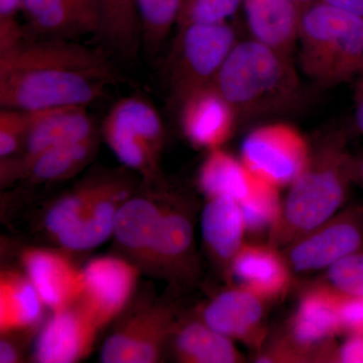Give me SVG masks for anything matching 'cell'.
<instances>
[{
  "instance_id": "1",
  "label": "cell",
  "mask_w": 363,
  "mask_h": 363,
  "mask_svg": "<svg viewBox=\"0 0 363 363\" xmlns=\"http://www.w3.org/2000/svg\"><path fill=\"white\" fill-rule=\"evenodd\" d=\"M118 81L104 52L73 40H28L0 51L2 108L45 111L85 106Z\"/></svg>"
},
{
  "instance_id": "2",
  "label": "cell",
  "mask_w": 363,
  "mask_h": 363,
  "mask_svg": "<svg viewBox=\"0 0 363 363\" xmlns=\"http://www.w3.org/2000/svg\"><path fill=\"white\" fill-rule=\"evenodd\" d=\"M353 161L343 131L318 140L305 169L289 186L279 220L269 233V245L283 250L337 214L354 184Z\"/></svg>"
},
{
  "instance_id": "3",
  "label": "cell",
  "mask_w": 363,
  "mask_h": 363,
  "mask_svg": "<svg viewBox=\"0 0 363 363\" xmlns=\"http://www.w3.org/2000/svg\"><path fill=\"white\" fill-rule=\"evenodd\" d=\"M213 86L233 107L238 121L290 111L302 95L292 57L253 39L236 43Z\"/></svg>"
},
{
  "instance_id": "4",
  "label": "cell",
  "mask_w": 363,
  "mask_h": 363,
  "mask_svg": "<svg viewBox=\"0 0 363 363\" xmlns=\"http://www.w3.org/2000/svg\"><path fill=\"white\" fill-rule=\"evenodd\" d=\"M301 69L324 87L363 75V18L316 0L301 13Z\"/></svg>"
},
{
  "instance_id": "5",
  "label": "cell",
  "mask_w": 363,
  "mask_h": 363,
  "mask_svg": "<svg viewBox=\"0 0 363 363\" xmlns=\"http://www.w3.org/2000/svg\"><path fill=\"white\" fill-rule=\"evenodd\" d=\"M343 295L321 283L306 290L291 318L288 332L257 362H335L334 339L343 334Z\"/></svg>"
},
{
  "instance_id": "6",
  "label": "cell",
  "mask_w": 363,
  "mask_h": 363,
  "mask_svg": "<svg viewBox=\"0 0 363 363\" xmlns=\"http://www.w3.org/2000/svg\"><path fill=\"white\" fill-rule=\"evenodd\" d=\"M178 30L169 58L168 82L172 99L180 105L196 90L213 84L238 40L227 23H190Z\"/></svg>"
},
{
  "instance_id": "7",
  "label": "cell",
  "mask_w": 363,
  "mask_h": 363,
  "mask_svg": "<svg viewBox=\"0 0 363 363\" xmlns=\"http://www.w3.org/2000/svg\"><path fill=\"white\" fill-rule=\"evenodd\" d=\"M102 133L124 166L145 178H157L166 130L159 112L147 99L130 96L118 100L104 118Z\"/></svg>"
},
{
  "instance_id": "8",
  "label": "cell",
  "mask_w": 363,
  "mask_h": 363,
  "mask_svg": "<svg viewBox=\"0 0 363 363\" xmlns=\"http://www.w3.org/2000/svg\"><path fill=\"white\" fill-rule=\"evenodd\" d=\"M363 250V204L344 208L323 224L281 250L291 271H326L338 260Z\"/></svg>"
},
{
  "instance_id": "9",
  "label": "cell",
  "mask_w": 363,
  "mask_h": 363,
  "mask_svg": "<svg viewBox=\"0 0 363 363\" xmlns=\"http://www.w3.org/2000/svg\"><path fill=\"white\" fill-rule=\"evenodd\" d=\"M311 145L286 123H271L250 131L241 145V162L253 175L279 188L290 186L309 161Z\"/></svg>"
},
{
  "instance_id": "10",
  "label": "cell",
  "mask_w": 363,
  "mask_h": 363,
  "mask_svg": "<svg viewBox=\"0 0 363 363\" xmlns=\"http://www.w3.org/2000/svg\"><path fill=\"white\" fill-rule=\"evenodd\" d=\"M82 293L77 302L99 329L125 308L138 281V267L116 257L90 260L82 269Z\"/></svg>"
},
{
  "instance_id": "11",
  "label": "cell",
  "mask_w": 363,
  "mask_h": 363,
  "mask_svg": "<svg viewBox=\"0 0 363 363\" xmlns=\"http://www.w3.org/2000/svg\"><path fill=\"white\" fill-rule=\"evenodd\" d=\"M174 313L164 306H152L136 313L105 341L104 363H155L173 334Z\"/></svg>"
},
{
  "instance_id": "12",
  "label": "cell",
  "mask_w": 363,
  "mask_h": 363,
  "mask_svg": "<svg viewBox=\"0 0 363 363\" xmlns=\"http://www.w3.org/2000/svg\"><path fill=\"white\" fill-rule=\"evenodd\" d=\"M267 301L238 286L215 296L203 307L201 320L231 340L262 350L267 337Z\"/></svg>"
},
{
  "instance_id": "13",
  "label": "cell",
  "mask_w": 363,
  "mask_h": 363,
  "mask_svg": "<svg viewBox=\"0 0 363 363\" xmlns=\"http://www.w3.org/2000/svg\"><path fill=\"white\" fill-rule=\"evenodd\" d=\"M150 269L173 281L191 279L197 272L192 215L180 202L162 206Z\"/></svg>"
},
{
  "instance_id": "14",
  "label": "cell",
  "mask_w": 363,
  "mask_h": 363,
  "mask_svg": "<svg viewBox=\"0 0 363 363\" xmlns=\"http://www.w3.org/2000/svg\"><path fill=\"white\" fill-rule=\"evenodd\" d=\"M99 327L78 302L54 312L37 339L35 359L40 363H73L87 357Z\"/></svg>"
},
{
  "instance_id": "15",
  "label": "cell",
  "mask_w": 363,
  "mask_h": 363,
  "mask_svg": "<svg viewBox=\"0 0 363 363\" xmlns=\"http://www.w3.org/2000/svg\"><path fill=\"white\" fill-rule=\"evenodd\" d=\"M179 107L184 135L199 149L221 147L238 123L233 107L213 84L196 90Z\"/></svg>"
},
{
  "instance_id": "16",
  "label": "cell",
  "mask_w": 363,
  "mask_h": 363,
  "mask_svg": "<svg viewBox=\"0 0 363 363\" xmlns=\"http://www.w3.org/2000/svg\"><path fill=\"white\" fill-rule=\"evenodd\" d=\"M30 33L43 39L75 40L99 30V0H25Z\"/></svg>"
},
{
  "instance_id": "17",
  "label": "cell",
  "mask_w": 363,
  "mask_h": 363,
  "mask_svg": "<svg viewBox=\"0 0 363 363\" xmlns=\"http://www.w3.org/2000/svg\"><path fill=\"white\" fill-rule=\"evenodd\" d=\"M96 135V124L87 107L38 111L23 143V157L13 164V171L16 173L21 167L45 150L66 143L82 142Z\"/></svg>"
},
{
  "instance_id": "18",
  "label": "cell",
  "mask_w": 363,
  "mask_h": 363,
  "mask_svg": "<svg viewBox=\"0 0 363 363\" xmlns=\"http://www.w3.org/2000/svg\"><path fill=\"white\" fill-rule=\"evenodd\" d=\"M240 286L257 294L267 302L285 295L292 274L281 250L272 245L247 243L229 266Z\"/></svg>"
},
{
  "instance_id": "19",
  "label": "cell",
  "mask_w": 363,
  "mask_h": 363,
  "mask_svg": "<svg viewBox=\"0 0 363 363\" xmlns=\"http://www.w3.org/2000/svg\"><path fill=\"white\" fill-rule=\"evenodd\" d=\"M26 276L43 302L57 312L75 304L82 293V272L64 255L51 250H26L23 255Z\"/></svg>"
},
{
  "instance_id": "20",
  "label": "cell",
  "mask_w": 363,
  "mask_h": 363,
  "mask_svg": "<svg viewBox=\"0 0 363 363\" xmlns=\"http://www.w3.org/2000/svg\"><path fill=\"white\" fill-rule=\"evenodd\" d=\"M162 211V206L150 198H128L114 220L112 235L118 247L150 269Z\"/></svg>"
},
{
  "instance_id": "21",
  "label": "cell",
  "mask_w": 363,
  "mask_h": 363,
  "mask_svg": "<svg viewBox=\"0 0 363 363\" xmlns=\"http://www.w3.org/2000/svg\"><path fill=\"white\" fill-rule=\"evenodd\" d=\"M128 199V186L114 179L108 188L85 210L71 228L58 234L60 245L74 252L89 250L102 245L113 234L117 210Z\"/></svg>"
},
{
  "instance_id": "22",
  "label": "cell",
  "mask_w": 363,
  "mask_h": 363,
  "mask_svg": "<svg viewBox=\"0 0 363 363\" xmlns=\"http://www.w3.org/2000/svg\"><path fill=\"white\" fill-rule=\"evenodd\" d=\"M252 39L292 57L301 13L292 0H243Z\"/></svg>"
},
{
  "instance_id": "23",
  "label": "cell",
  "mask_w": 363,
  "mask_h": 363,
  "mask_svg": "<svg viewBox=\"0 0 363 363\" xmlns=\"http://www.w3.org/2000/svg\"><path fill=\"white\" fill-rule=\"evenodd\" d=\"M201 231L210 255L223 266H230L247 233L240 202L229 197L208 198L201 215Z\"/></svg>"
},
{
  "instance_id": "24",
  "label": "cell",
  "mask_w": 363,
  "mask_h": 363,
  "mask_svg": "<svg viewBox=\"0 0 363 363\" xmlns=\"http://www.w3.org/2000/svg\"><path fill=\"white\" fill-rule=\"evenodd\" d=\"M174 352L184 363H240L245 357L233 340L202 321L179 326L174 335Z\"/></svg>"
},
{
  "instance_id": "25",
  "label": "cell",
  "mask_w": 363,
  "mask_h": 363,
  "mask_svg": "<svg viewBox=\"0 0 363 363\" xmlns=\"http://www.w3.org/2000/svg\"><path fill=\"white\" fill-rule=\"evenodd\" d=\"M42 298L32 281L18 272H2L0 276V331L23 330L40 321Z\"/></svg>"
},
{
  "instance_id": "26",
  "label": "cell",
  "mask_w": 363,
  "mask_h": 363,
  "mask_svg": "<svg viewBox=\"0 0 363 363\" xmlns=\"http://www.w3.org/2000/svg\"><path fill=\"white\" fill-rule=\"evenodd\" d=\"M98 35L121 58H138L142 50V30L136 0H99Z\"/></svg>"
},
{
  "instance_id": "27",
  "label": "cell",
  "mask_w": 363,
  "mask_h": 363,
  "mask_svg": "<svg viewBox=\"0 0 363 363\" xmlns=\"http://www.w3.org/2000/svg\"><path fill=\"white\" fill-rule=\"evenodd\" d=\"M253 174L241 160L219 147L209 150L198 175V184L208 198L229 197L241 202L252 189Z\"/></svg>"
},
{
  "instance_id": "28",
  "label": "cell",
  "mask_w": 363,
  "mask_h": 363,
  "mask_svg": "<svg viewBox=\"0 0 363 363\" xmlns=\"http://www.w3.org/2000/svg\"><path fill=\"white\" fill-rule=\"evenodd\" d=\"M97 140L96 135L45 150L21 167L16 173L42 183L65 180L77 174L92 160L97 150Z\"/></svg>"
},
{
  "instance_id": "29",
  "label": "cell",
  "mask_w": 363,
  "mask_h": 363,
  "mask_svg": "<svg viewBox=\"0 0 363 363\" xmlns=\"http://www.w3.org/2000/svg\"><path fill=\"white\" fill-rule=\"evenodd\" d=\"M184 0H136L142 49L147 56H155L178 23Z\"/></svg>"
},
{
  "instance_id": "30",
  "label": "cell",
  "mask_w": 363,
  "mask_h": 363,
  "mask_svg": "<svg viewBox=\"0 0 363 363\" xmlns=\"http://www.w3.org/2000/svg\"><path fill=\"white\" fill-rule=\"evenodd\" d=\"M253 178L252 189L245 199L240 202L247 233H272L279 220L281 201L279 188L259 177Z\"/></svg>"
},
{
  "instance_id": "31",
  "label": "cell",
  "mask_w": 363,
  "mask_h": 363,
  "mask_svg": "<svg viewBox=\"0 0 363 363\" xmlns=\"http://www.w3.org/2000/svg\"><path fill=\"white\" fill-rule=\"evenodd\" d=\"M114 179L89 182L57 200L47 211L44 225L48 233L56 238L71 228L86 209L111 186Z\"/></svg>"
},
{
  "instance_id": "32",
  "label": "cell",
  "mask_w": 363,
  "mask_h": 363,
  "mask_svg": "<svg viewBox=\"0 0 363 363\" xmlns=\"http://www.w3.org/2000/svg\"><path fill=\"white\" fill-rule=\"evenodd\" d=\"M323 283L341 295L363 297V250L329 267Z\"/></svg>"
},
{
  "instance_id": "33",
  "label": "cell",
  "mask_w": 363,
  "mask_h": 363,
  "mask_svg": "<svg viewBox=\"0 0 363 363\" xmlns=\"http://www.w3.org/2000/svg\"><path fill=\"white\" fill-rule=\"evenodd\" d=\"M37 111L2 108L0 111V157L9 159L23 150Z\"/></svg>"
},
{
  "instance_id": "34",
  "label": "cell",
  "mask_w": 363,
  "mask_h": 363,
  "mask_svg": "<svg viewBox=\"0 0 363 363\" xmlns=\"http://www.w3.org/2000/svg\"><path fill=\"white\" fill-rule=\"evenodd\" d=\"M241 4L243 0H184L177 25L226 23Z\"/></svg>"
},
{
  "instance_id": "35",
  "label": "cell",
  "mask_w": 363,
  "mask_h": 363,
  "mask_svg": "<svg viewBox=\"0 0 363 363\" xmlns=\"http://www.w3.org/2000/svg\"><path fill=\"white\" fill-rule=\"evenodd\" d=\"M341 320L343 334L350 336L363 333V297L343 295Z\"/></svg>"
},
{
  "instance_id": "36",
  "label": "cell",
  "mask_w": 363,
  "mask_h": 363,
  "mask_svg": "<svg viewBox=\"0 0 363 363\" xmlns=\"http://www.w3.org/2000/svg\"><path fill=\"white\" fill-rule=\"evenodd\" d=\"M334 362L363 363V333L347 336L337 346Z\"/></svg>"
},
{
  "instance_id": "37",
  "label": "cell",
  "mask_w": 363,
  "mask_h": 363,
  "mask_svg": "<svg viewBox=\"0 0 363 363\" xmlns=\"http://www.w3.org/2000/svg\"><path fill=\"white\" fill-rule=\"evenodd\" d=\"M25 0H0V30L16 28L21 23L18 14L23 13Z\"/></svg>"
},
{
  "instance_id": "38",
  "label": "cell",
  "mask_w": 363,
  "mask_h": 363,
  "mask_svg": "<svg viewBox=\"0 0 363 363\" xmlns=\"http://www.w3.org/2000/svg\"><path fill=\"white\" fill-rule=\"evenodd\" d=\"M353 126L363 135V75L355 80L353 89Z\"/></svg>"
},
{
  "instance_id": "39",
  "label": "cell",
  "mask_w": 363,
  "mask_h": 363,
  "mask_svg": "<svg viewBox=\"0 0 363 363\" xmlns=\"http://www.w3.org/2000/svg\"><path fill=\"white\" fill-rule=\"evenodd\" d=\"M329 6L342 9L363 18V0H322Z\"/></svg>"
},
{
  "instance_id": "40",
  "label": "cell",
  "mask_w": 363,
  "mask_h": 363,
  "mask_svg": "<svg viewBox=\"0 0 363 363\" xmlns=\"http://www.w3.org/2000/svg\"><path fill=\"white\" fill-rule=\"evenodd\" d=\"M20 358L18 348L11 341L2 339L1 342H0V362H20Z\"/></svg>"
},
{
  "instance_id": "41",
  "label": "cell",
  "mask_w": 363,
  "mask_h": 363,
  "mask_svg": "<svg viewBox=\"0 0 363 363\" xmlns=\"http://www.w3.org/2000/svg\"><path fill=\"white\" fill-rule=\"evenodd\" d=\"M353 180H354V184H357L363 190V154L354 157V161H353Z\"/></svg>"
},
{
  "instance_id": "42",
  "label": "cell",
  "mask_w": 363,
  "mask_h": 363,
  "mask_svg": "<svg viewBox=\"0 0 363 363\" xmlns=\"http://www.w3.org/2000/svg\"><path fill=\"white\" fill-rule=\"evenodd\" d=\"M292 1L295 4V6H297L301 13L304 9H307L308 6H311L313 2L316 1V0H292Z\"/></svg>"
}]
</instances>
